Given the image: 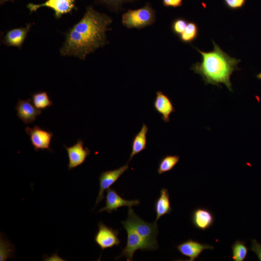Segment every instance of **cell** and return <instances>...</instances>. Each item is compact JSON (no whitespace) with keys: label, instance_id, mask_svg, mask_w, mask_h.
Returning a JSON list of instances; mask_svg holds the SVG:
<instances>
[{"label":"cell","instance_id":"1","mask_svg":"<svg viewBox=\"0 0 261 261\" xmlns=\"http://www.w3.org/2000/svg\"><path fill=\"white\" fill-rule=\"evenodd\" d=\"M112 22L108 15L95 11L92 6L87 7L81 19L66 33L61 55L84 60L87 54L107 43L105 33Z\"/></svg>","mask_w":261,"mask_h":261},{"label":"cell","instance_id":"2","mask_svg":"<svg viewBox=\"0 0 261 261\" xmlns=\"http://www.w3.org/2000/svg\"><path fill=\"white\" fill-rule=\"evenodd\" d=\"M214 47L211 51H203L194 47L202 55L201 62L193 64L190 69L199 74L205 85L221 87L223 84L232 92L231 76L233 72L239 70L238 65L240 59L231 57L212 40Z\"/></svg>","mask_w":261,"mask_h":261},{"label":"cell","instance_id":"3","mask_svg":"<svg viewBox=\"0 0 261 261\" xmlns=\"http://www.w3.org/2000/svg\"><path fill=\"white\" fill-rule=\"evenodd\" d=\"M131 222L134 230L144 241L147 250H156L158 248L157 237L158 229L157 222H147L134 212L131 207H129L127 218Z\"/></svg>","mask_w":261,"mask_h":261},{"label":"cell","instance_id":"4","mask_svg":"<svg viewBox=\"0 0 261 261\" xmlns=\"http://www.w3.org/2000/svg\"><path fill=\"white\" fill-rule=\"evenodd\" d=\"M155 21V12L148 3L137 9H129L122 15V23L128 29H141L152 25Z\"/></svg>","mask_w":261,"mask_h":261},{"label":"cell","instance_id":"5","mask_svg":"<svg viewBox=\"0 0 261 261\" xmlns=\"http://www.w3.org/2000/svg\"><path fill=\"white\" fill-rule=\"evenodd\" d=\"M121 223L127 231V241L125 247L122 250L121 253L116 258V260L124 257L127 261H131L134 253L138 249L147 250V248L144 241L136 232L128 218Z\"/></svg>","mask_w":261,"mask_h":261},{"label":"cell","instance_id":"6","mask_svg":"<svg viewBox=\"0 0 261 261\" xmlns=\"http://www.w3.org/2000/svg\"><path fill=\"white\" fill-rule=\"evenodd\" d=\"M25 131L29 136L31 144L35 151L47 149L52 152L50 147L53 136L52 132L42 129L37 125H35L32 128L27 127L25 128Z\"/></svg>","mask_w":261,"mask_h":261},{"label":"cell","instance_id":"7","mask_svg":"<svg viewBox=\"0 0 261 261\" xmlns=\"http://www.w3.org/2000/svg\"><path fill=\"white\" fill-rule=\"evenodd\" d=\"M76 0H46L41 4L29 3L27 7L30 12H35L40 7H47L54 11V16L59 19L63 14L71 13L73 10H77Z\"/></svg>","mask_w":261,"mask_h":261},{"label":"cell","instance_id":"8","mask_svg":"<svg viewBox=\"0 0 261 261\" xmlns=\"http://www.w3.org/2000/svg\"><path fill=\"white\" fill-rule=\"evenodd\" d=\"M119 232L105 225L102 221L98 223V230L94 237L96 244L104 249L118 246L121 241L118 238Z\"/></svg>","mask_w":261,"mask_h":261},{"label":"cell","instance_id":"9","mask_svg":"<svg viewBox=\"0 0 261 261\" xmlns=\"http://www.w3.org/2000/svg\"><path fill=\"white\" fill-rule=\"evenodd\" d=\"M128 162L125 165L115 170L102 172L99 177V190L95 206L104 198V193L112 186L119 178L129 169Z\"/></svg>","mask_w":261,"mask_h":261},{"label":"cell","instance_id":"10","mask_svg":"<svg viewBox=\"0 0 261 261\" xmlns=\"http://www.w3.org/2000/svg\"><path fill=\"white\" fill-rule=\"evenodd\" d=\"M63 146L67 152L68 170L73 169L82 164L91 153L88 147H84L82 139H78L75 144L71 146L68 147L65 145Z\"/></svg>","mask_w":261,"mask_h":261},{"label":"cell","instance_id":"11","mask_svg":"<svg viewBox=\"0 0 261 261\" xmlns=\"http://www.w3.org/2000/svg\"><path fill=\"white\" fill-rule=\"evenodd\" d=\"M106 193L105 204L103 207L100 209V213L105 211L108 213H111L113 211H117L121 207H131L140 203L139 200H127L123 199L113 188L108 189Z\"/></svg>","mask_w":261,"mask_h":261},{"label":"cell","instance_id":"12","mask_svg":"<svg viewBox=\"0 0 261 261\" xmlns=\"http://www.w3.org/2000/svg\"><path fill=\"white\" fill-rule=\"evenodd\" d=\"M32 100L19 99L15 107L17 116L25 124H29L34 122L37 116L42 113V111L36 108L32 103Z\"/></svg>","mask_w":261,"mask_h":261},{"label":"cell","instance_id":"13","mask_svg":"<svg viewBox=\"0 0 261 261\" xmlns=\"http://www.w3.org/2000/svg\"><path fill=\"white\" fill-rule=\"evenodd\" d=\"M153 107L155 110L161 115L162 120L165 123L170 121L171 114L175 111L171 99L161 91L156 92Z\"/></svg>","mask_w":261,"mask_h":261},{"label":"cell","instance_id":"14","mask_svg":"<svg viewBox=\"0 0 261 261\" xmlns=\"http://www.w3.org/2000/svg\"><path fill=\"white\" fill-rule=\"evenodd\" d=\"M177 249L183 256L189 258L188 261H194L204 250L213 249L214 246L189 239L178 245Z\"/></svg>","mask_w":261,"mask_h":261},{"label":"cell","instance_id":"15","mask_svg":"<svg viewBox=\"0 0 261 261\" xmlns=\"http://www.w3.org/2000/svg\"><path fill=\"white\" fill-rule=\"evenodd\" d=\"M31 23L27 24L25 27L13 29L9 30L2 39V43L9 46H15L21 48L29 32Z\"/></svg>","mask_w":261,"mask_h":261},{"label":"cell","instance_id":"16","mask_svg":"<svg viewBox=\"0 0 261 261\" xmlns=\"http://www.w3.org/2000/svg\"><path fill=\"white\" fill-rule=\"evenodd\" d=\"M191 221L195 227L204 231L212 226L214 222V217L208 209L199 207L193 210Z\"/></svg>","mask_w":261,"mask_h":261},{"label":"cell","instance_id":"17","mask_svg":"<svg viewBox=\"0 0 261 261\" xmlns=\"http://www.w3.org/2000/svg\"><path fill=\"white\" fill-rule=\"evenodd\" d=\"M154 208L156 213V222L163 216L171 212L170 195L166 188H162L160 190V195L155 203Z\"/></svg>","mask_w":261,"mask_h":261},{"label":"cell","instance_id":"18","mask_svg":"<svg viewBox=\"0 0 261 261\" xmlns=\"http://www.w3.org/2000/svg\"><path fill=\"white\" fill-rule=\"evenodd\" d=\"M148 131L147 126L144 123L140 131L133 137L131 144V151L128 162L136 154L146 148L147 133Z\"/></svg>","mask_w":261,"mask_h":261},{"label":"cell","instance_id":"19","mask_svg":"<svg viewBox=\"0 0 261 261\" xmlns=\"http://www.w3.org/2000/svg\"><path fill=\"white\" fill-rule=\"evenodd\" d=\"M199 32L198 25L193 21H188L186 29L179 36V38L182 42L189 44L197 38Z\"/></svg>","mask_w":261,"mask_h":261},{"label":"cell","instance_id":"20","mask_svg":"<svg viewBox=\"0 0 261 261\" xmlns=\"http://www.w3.org/2000/svg\"><path fill=\"white\" fill-rule=\"evenodd\" d=\"M180 157L177 155H166L161 158L159 162L157 172L162 174L172 170L178 163Z\"/></svg>","mask_w":261,"mask_h":261},{"label":"cell","instance_id":"21","mask_svg":"<svg viewBox=\"0 0 261 261\" xmlns=\"http://www.w3.org/2000/svg\"><path fill=\"white\" fill-rule=\"evenodd\" d=\"M32 102L38 109L44 110L51 107L53 102L45 91H39L31 95Z\"/></svg>","mask_w":261,"mask_h":261},{"label":"cell","instance_id":"22","mask_svg":"<svg viewBox=\"0 0 261 261\" xmlns=\"http://www.w3.org/2000/svg\"><path fill=\"white\" fill-rule=\"evenodd\" d=\"M232 259L234 261H244L247 256L248 248L244 241H236L232 245Z\"/></svg>","mask_w":261,"mask_h":261},{"label":"cell","instance_id":"23","mask_svg":"<svg viewBox=\"0 0 261 261\" xmlns=\"http://www.w3.org/2000/svg\"><path fill=\"white\" fill-rule=\"evenodd\" d=\"M188 22L186 19L182 17L174 19L171 25L172 32L179 36L186 29Z\"/></svg>","mask_w":261,"mask_h":261},{"label":"cell","instance_id":"24","mask_svg":"<svg viewBox=\"0 0 261 261\" xmlns=\"http://www.w3.org/2000/svg\"><path fill=\"white\" fill-rule=\"evenodd\" d=\"M100 2L105 5L110 9L118 11L122 6L126 2H133L135 0H98Z\"/></svg>","mask_w":261,"mask_h":261},{"label":"cell","instance_id":"25","mask_svg":"<svg viewBox=\"0 0 261 261\" xmlns=\"http://www.w3.org/2000/svg\"><path fill=\"white\" fill-rule=\"evenodd\" d=\"M225 5L230 9L238 10L243 8L246 0H223Z\"/></svg>","mask_w":261,"mask_h":261},{"label":"cell","instance_id":"26","mask_svg":"<svg viewBox=\"0 0 261 261\" xmlns=\"http://www.w3.org/2000/svg\"><path fill=\"white\" fill-rule=\"evenodd\" d=\"M250 250L256 254L259 261H261V245L256 240H252Z\"/></svg>","mask_w":261,"mask_h":261},{"label":"cell","instance_id":"27","mask_svg":"<svg viewBox=\"0 0 261 261\" xmlns=\"http://www.w3.org/2000/svg\"><path fill=\"white\" fill-rule=\"evenodd\" d=\"M183 0H162L163 5L167 7L177 8L183 4Z\"/></svg>","mask_w":261,"mask_h":261},{"label":"cell","instance_id":"28","mask_svg":"<svg viewBox=\"0 0 261 261\" xmlns=\"http://www.w3.org/2000/svg\"><path fill=\"white\" fill-rule=\"evenodd\" d=\"M8 1H11L12 2L14 1V0H0V5L3 4L5 2Z\"/></svg>","mask_w":261,"mask_h":261},{"label":"cell","instance_id":"29","mask_svg":"<svg viewBox=\"0 0 261 261\" xmlns=\"http://www.w3.org/2000/svg\"><path fill=\"white\" fill-rule=\"evenodd\" d=\"M256 77H257L258 79L261 80V72H260L259 73H258V74H257Z\"/></svg>","mask_w":261,"mask_h":261}]
</instances>
